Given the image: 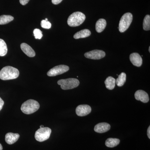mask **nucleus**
Wrapping results in <instances>:
<instances>
[{"mask_svg": "<svg viewBox=\"0 0 150 150\" xmlns=\"http://www.w3.org/2000/svg\"><path fill=\"white\" fill-rule=\"evenodd\" d=\"M19 75L18 70L10 66L4 67L0 71V79L2 80L14 79L18 77Z\"/></svg>", "mask_w": 150, "mask_h": 150, "instance_id": "obj_1", "label": "nucleus"}, {"mask_svg": "<svg viewBox=\"0 0 150 150\" xmlns=\"http://www.w3.org/2000/svg\"><path fill=\"white\" fill-rule=\"evenodd\" d=\"M40 105L36 100L29 99L22 105L21 109L25 114H30L36 112L39 109Z\"/></svg>", "mask_w": 150, "mask_h": 150, "instance_id": "obj_2", "label": "nucleus"}, {"mask_svg": "<svg viewBox=\"0 0 150 150\" xmlns=\"http://www.w3.org/2000/svg\"><path fill=\"white\" fill-rule=\"evenodd\" d=\"M86 19L84 14L81 12H76L69 16L68 24L71 27H76L83 23Z\"/></svg>", "mask_w": 150, "mask_h": 150, "instance_id": "obj_3", "label": "nucleus"}, {"mask_svg": "<svg viewBox=\"0 0 150 150\" xmlns=\"http://www.w3.org/2000/svg\"><path fill=\"white\" fill-rule=\"evenodd\" d=\"M79 81L77 79L74 78H69L66 79L60 80L58 81V84L61 86L62 89H72L76 88L79 85Z\"/></svg>", "mask_w": 150, "mask_h": 150, "instance_id": "obj_4", "label": "nucleus"}, {"mask_svg": "<svg viewBox=\"0 0 150 150\" xmlns=\"http://www.w3.org/2000/svg\"><path fill=\"white\" fill-rule=\"evenodd\" d=\"M133 15L132 14L130 13L124 14L121 18L119 22L118 27L119 31L121 33H123L126 31L131 25Z\"/></svg>", "mask_w": 150, "mask_h": 150, "instance_id": "obj_5", "label": "nucleus"}, {"mask_svg": "<svg viewBox=\"0 0 150 150\" xmlns=\"http://www.w3.org/2000/svg\"><path fill=\"white\" fill-rule=\"evenodd\" d=\"M51 133V129L48 127L40 128L35 132V139L38 142H44L49 139Z\"/></svg>", "mask_w": 150, "mask_h": 150, "instance_id": "obj_6", "label": "nucleus"}, {"mask_svg": "<svg viewBox=\"0 0 150 150\" xmlns=\"http://www.w3.org/2000/svg\"><path fill=\"white\" fill-rule=\"evenodd\" d=\"M69 70L68 66L64 65H59L51 69L47 73L48 76H55L67 72Z\"/></svg>", "mask_w": 150, "mask_h": 150, "instance_id": "obj_7", "label": "nucleus"}, {"mask_svg": "<svg viewBox=\"0 0 150 150\" xmlns=\"http://www.w3.org/2000/svg\"><path fill=\"white\" fill-rule=\"evenodd\" d=\"M84 56L88 59L98 60L104 58L105 56V53L102 50H94L86 52L84 54Z\"/></svg>", "mask_w": 150, "mask_h": 150, "instance_id": "obj_8", "label": "nucleus"}, {"mask_svg": "<svg viewBox=\"0 0 150 150\" xmlns=\"http://www.w3.org/2000/svg\"><path fill=\"white\" fill-rule=\"evenodd\" d=\"M91 111V108L88 105H81L76 108V112L77 115L79 116H86L88 115Z\"/></svg>", "mask_w": 150, "mask_h": 150, "instance_id": "obj_9", "label": "nucleus"}, {"mask_svg": "<svg viewBox=\"0 0 150 150\" xmlns=\"http://www.w3.org/2000/svg\"><path fill=\"white\" fill-rule=\"evenodd\" d=\"M135 98L137 100H140L144 103H146L149 100L148 93L144 91L141 90H139L136 92Z\"/></svg>", "mask_w": 150, "mask_h": 150, "instance_id": "obj_10", "label": "nucleus"}, {"mask_svg": "<svg viewBox=\"0 0 150 150\" xmlns=\"http://www.w3.org/2000/svg\"><path fill=\"white\" fill-rule=\"evenodd\" d=\"M130 61L134 66L140 67L142 64L143 60L141 56L137 53L131 54L130 56Z\"/></svg>", "mask_w": 150, "mask_h": 150, "instance_id": "obj_11", "label": "nucleus"}, {"mask_svg": "<svg viewBox=\"0 0 150 150\" xmlns=\"http://www.w3.org/2000/svg\"><path fill=\"white\" fill-rule=\"evenodd\" d=\"M110 129V124L106 123H100L96 125L94 130L97 133L101 134L107 132L109 131Z\"/></svg>", "mask_w": 150, "mask_h": 150, "instance_id": "obj_12", "label": "nucleus"}, {"mask_svg": "<svg viewBox=\"0 0 150 150\" xmlns=\"http://www.w3.org/2000/svg\"><path fill=\"white\" fill-rule=\"evenodd\" d=\"M21 48L23 53L28 57H33L35 56V51L28 44L25 43H22L21 45Z\"/></svg>", "mask_w": 150, "mask_h": 150, "instance_id": "obj_13", "label": "nucleus"}, {"mask_svg": "<svg viewBox=\"0 0 150 150\" xmlns=\"http://www.w3.org/2000/svg\"><path fill=\"white\" fill-rule=\"evenodd\" d=\"M20 137L19 134L8 133L6 135V142L8 144L11 145L14 144L18 140Z\"/></svg>", "mask_w": 150, "mask_h": 150, "instance_id": "obj_14", "label": "nucleus"}, {"mask_svg": "<svg viewBox=\"0 0 150 150\" xmlns=\"http://www.w3.org/2000/svg\"><path fill=\"white\" fill-rule=\"evenodd\" d=\"M91 35V32L88 29L82 30L80 31L77 32L74 35V37L75 39H77L81 38H85L88 37Z\"/></svg>", "mask_w": 150, "mask_h": 150, "instance_id": "obj_15", "label": "nucleus"}, {"mask_svg": "<svg viewBox=\"0 0 150 150\" xmlns=\"http://www.w3.org/2000/svg\"><path fill=\"white\" fill-rule=\"evenodd\" d=\"M106 21L104 19L100 18L97 21L96 24V29L98 33L102 32L106 26Z\"/></svg>", "mask_w": 150, "mask_h": 150, "instance_id": "obj_16", "label": "nucleus"}, {"mask_svg": "<svg viewBox=\"0 0 150 150\" xmlns=\"http://www.w3.org/2000/svg\"><path fill=\"white\" fill-rule=\"evenodd\" d=\"M116 80L111 76L108 77L105 81V84L106 88L110 90H112L115 88Z\"/></svg>", "mask_w": 150, "mask_h": 150, "instance_id": "obj_17", "label": "nucleus"}, {"mask_svg": "<svg viewBox=\"0 0 150 150\" xmlns=\"http://www.w3.org/2000/svg\"><path fill=\"white\" fill-rule=\"evenodd\" d=\"M120 142V140L118 139L108 138L105 141V144L108 147L113 148L118 146Z\"/></svg>", "mask_w": 150, "mask_h": 150, "instance_id": "obj_18", "label": "nucleus"}, {"mask_svg": "<svg viewBox=\"0 0 150 150\" xmlns=\"http://www.w3.org/2000/svg\"><path fill=\"white\" fill-rule=\"evenodd\" d=\"M126 75L125 73H122L118 76V78L115 80L117 85L119 87L122 86L126 81Z\"/></svg>", "mask_w": 150, "mask_h": 150, "instance_id": "obj_19", "label": "nucleus"}, {"mask_svg": "<svg viewBox=\"0 0 150 150\" xmlns=\"http://www.w3.org/2000/svg\"><path fill=\"white\" fill-rule=\"evenodd\" d=\"M8 52V48L4 40L0 39V56H5Z\"/></svg>", "mask_w": 150, "mask_h": 150, "instance_id": "obj_20", "label": "nucleus"}, {"mask_svg": "<svg viewBox=\"0 0 150 150\" xmlns=\"http://www.w3.org/2000/svg\"><path fill=\"white\" fill-rule=\"evenodd\" d=\"M13 17L10 15H2L0 16V25L7 24L13 21Z\"/></svg>", "mask_w": 150, "mask_h": 150, "instance_id": "obj_21", "label": "nucleus"}, {"mask_svg": "<svg viewBox=\"0 0 150 150\" xmlns=\"http://www.w3.org/2000/svg\"><path fill=\"white\" fill-rule=\"evenodd\" d=\"M143 28L145 30H149L150 29V16L147 15L144 18L143 22Z\"/></svg>", "mask_w": 150, "mask_h": 150, "instance_id": "obj_22", "label": "nucleus"}, {"mask_svg": "<svg viewBox=\"0 0 150 150\" xmlns=\"http://www.w3.org/2000/svg\"><path fill=\"white\" fill-rule=\"evenodd\" d=\"M33 34H34L35 39H40L43 36L42 31L40 29H38V28L34 30Z\"/></svg>", "mask_w": 150, "mask_h": 150, "instance_id": "obj_23", "label": "nucleus"}, {"mask_svg": "<svg viewBox=\"0 0 150 150\" xmlns=\"http://www.w3.org/2000/svg\"><path fill=\"white\" fill-rule=\"evenodd\" d=\"M41 27L45 29H50L51 28V24L50 22L46 21L45 20H43L41 22Z\"/></svg>", "mask_w": 150, "mask_h": 150, "instance_id": "obj_24", "label": "nucleus"}, {"mask_svg": "<svg viewBox=\"0 0 150 150\" xmlns=\"http://www.w3.org/2000/svg\"><path fill=\"white\" fill-rule=\"evenodd\" d=\"M30 0H20V3L22 5H25Z\"/></svg>", "mask_w": 150, "mask_h": 150, "instance_id": "obj_25", "label": "nucleus"}, {"mask_svg": "<svg viewBox=\"0 0 150 150\" xmlns=\"http://www.w3.org/2000/svg\"><path fill=\"white\" fill-rule=\"evenodd\" d=\"M63 0H52V3L54 4L57 5L60 4Z\"/></svg>", "mask_w": 150, "mask_h": 150, "instance_id": "obj_26", "label": "nucleus"}, {"mask_svg": "<svg viewBox=\"0 0 150 150\" xmlns=\"http://www.w3.org/2000/svg\"><path fill=\"white\" fill-rule=\"evenodd\" d=\"M4 104V100L0 97V111L2 109Z\"/></svg>", "mask_w": 150, "mask_h": 150, "instance_id": "obj_27", "label": "nucleus"}, {"mask_svg": "<svg viewBox=\"0 0 150 150\" xmlns=\"http://www.w3.org/2000/svg\"><path fill=\"white\" fill-rule=\"evenodd\" d=\"M147 136L148 138L150 139V126H149L147 130Z\"/></svg>", "mask_w": 150, "mask_h": 150, "instance_id": "obj_28", "label": "nucleus"}, {"mask_svg": "<svg viewBox=\"0 0 150 150\" xmlns=\"http://www.w3.org/2000/svg\"><path fill=\"white\" fill-rule=\"evenodd\" d=\"M0 150H3V146L1 144H0Z\"/></svg>", "mask_w": 150, "mask_h": 150, "instance_id": "obj_29", "label": "nucleus"}, {"mask_svg": "<svg viewBox=\"0 0 150 150\" xmlns=\"http://www.w3.org/2000/svg\"><path fill=\"white\" fill-rule=\"evenodd\" d=\"M40 128H43V127H44V126H43V125H40Z\"/></svg>", "mask_w": 150, "mask_h": 150, "instance_id": "obj_30", "label": "nucleus"}, {"mask_svg": "<svg viewBox=\"0 0 150 150\" xmlns=\"http://www.w3.org/2000/svg\"><path fill=\"white\" fill-rule=\"evenodd\" d=\"M45 21H48V19H47V18H46V19H45Z\"/></svg>", "mask_w": 150, "mask_h": 150, "instance_id": "obj_31", "label": "nucleus"}, {"mask_svg": "<svg viewBox=\"0 0 150 150\" xmlns=\"http://www.w3.org/2000/svg\"><path fill=\"white\" fill-rule=\"evenodd\" d=\"M149 52H150V47H149Z\"/></svg>", "mask_w": 150, "mask_h": 150, "instance_id": "obj_32", "label": "nucleus"}]
</instances>
